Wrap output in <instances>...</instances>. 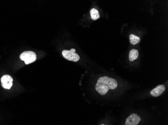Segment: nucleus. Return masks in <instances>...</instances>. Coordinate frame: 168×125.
<instances>
[{"mask_svg": "<svg viewBox=\"0 0 168 125\" xmlns=\"http://www.w3.org/2000/svg\"><path fill=\"white\" fill-rule=\"evenodd\" d=\"M117 82L114 79L107 76L101 77L98 80L96 90L101 95H105L110 89L114 90L117 87Z\"/></svg>", "mask_w": 168, "mask_h": 125, "instance_id": "f257e3e1", "label": "nucleus"}, {"mask_svg": "<svg viewBox=\"0 0 168 125\" xmlns=\"http://www.w3.org/2000/svg\"><path fill=\"white\" fill-rule=\"evenodd\" d=\"M20 58L24 61L26 64L28 65L35 62L37 59V56L35 53L32 51H25L21 54Z\"/></svg>", "mask_w": 168, "mask_h": 125, "instance_id": "f03ea898", "label": "nucleus"}, {"mask_svg": "<svg viewBox=\"0 0 168 125\" xmlns=\"http://www.w3.org/2000/svg\"><path fill=\"white\" fill-rule=\"evenodd\" d=\"M62 55L67 60L72 62H77L80 58L79 55L76 53V50L74 49H72L70 51L64 50L62 52Z\"/></svg>", "mask_w": 168, "mask_h": 125, "instance_id": "7ed1b4c3", "label": "nucleus"}, {"mask_svg": "<svg viewBox=\"0 0 168 125\" xmlns=\"http://www.w3.org/2000/svg\"><path fill=\"white\" fill-rule=\"evenodd\" d=\"M13 79L12 77L9 75H4L1 79V85L4 88L6 89H10L13 86Z\"/></svg>", "mask_w": 168, "mask_h": 125, "instance_id": "20e7f679", "label": "nucleus"}, {"mask_svg": "<svg viewBox=\"0 0 168 125\" xmlns=\"http://www.w3.org/2000/svg\"><path fill=\"white\" fill-rule=\"evenodd\" d=\"M141 119L136 114H133L130 115L125 121V125H138Z\"/></svg>", "mask_w": 168, "mask_h": 125, "instance_id": "39448f33", "label": "nucleus"}, {"mask_svg": "<svg viewBox=\"0 0 168 125\" xmlns=\"http://www.w3.org/2000/svg\"><path fill=\"white\" fill-rule=\"evenodd\" d=\"M166 90L165 86L164 85H159L155 89L151 90V94L153 97H156L161 95Z\"/></svg>", "mask_w": 168, "mask_h": 125, "instance_id": "423d86ee", "label": "nucleus"}, {"mask_svg": "<svg viewBox=\"0 0 168 125\" xmlns=\"http://www.w3.org/2000/svg\"><path fill=\"white\" fill-rule=\"evenodd\" d=\"M138 57V51L136 49H133L130 52L129 58L130 61H133L134 60H136Z\"/></svg>", "mask_w": 168, "mask_h": 125, "instance_id": "0eeeda50", "label": "nucleus"}, {"mask_svg": "<svg viewBox=\"0 0 168 125\" xmlns=\"http://www.w3.org/2000/svg\"><path fill=\"white\" fill-rule=\"evenodd\" d=\"M130 43L134 45L140 43V37H138L133 34H131L130 35Z\"/></svg>", "mask_w": 168, "mask_h": 125, "instance_id": "6e6552de", "label": "nucleus"}, {"mask_svg": "<svg viewBox=\"0 0 168 125\" xmlns=\"http://www.w3.org/2000/svg\"><path fill=\"white\" fill-rule=\"evenodd\" d=\"M90 15H91V18L93 20H96L100 18L99 13L98 10L95 9H92L90 11Z\"/></svg>", "mask_w": 168, "mask_h": 125, "instance_id": "1a4fd4ad", "label": "nucleus"}, {"mask_svg": "<svg viewBox=\"0 0 168 125\" xmlns=\"http://www.w3.org/2000/svg\"></svg>", "mask_w": 168, "mask_h": 125, "instance_id": "9d476101", "label": "nucleus"}]
</instances>
